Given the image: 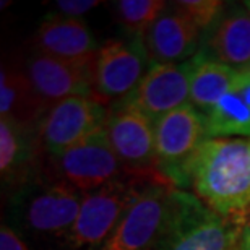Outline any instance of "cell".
I'll use <instances>...</instances> for the list:
<instances>
[{
	"label": "cell",
	"instance_id": "cb8c5ba5",
	"mask_svg": "<svg viewBox=\"0 0 250 250\" xmlns=\"http://www.w3.org/2000/svg\"><path fill=\"white\" fill-rule=\"evenodd\" d=\"M239 250H250V213L242 223V239H241V249Z\"/></svg>",
	"mask_w": 250,
	"mask_h": 250
},
{
	"label": "cell",
	"instance_id": "ac0fdd59",
	"mask_svg": "<svg viewBox=\"0 0 250 250\" xmlns=\"http://www.w3.org/2000/svg\"><path fill=\"white\" fill-rule=\"evenodd\" d=\"M46 101L39 96L26 72L12 67H2L0 73V114L15 122L36 124L49 111Z\"/></svg>",
	"mask_w": 250,
	"mask_h": 250
},
{
	"label": "cell",
	"instance_id": "603a6c76",
	"mask_svg": "<svg viewBox=\"0 0 250 250\" xmlns=\"http://www.w3.org/2000/svg\"><path fill=\"white\" fill-rule=\"evenodd\" d=\"M0 250H29V249L12 229L3 224L2 229H0Z\"/></svg>",
	"mask_w": 250,
	"mask_h": 250
},
{
	"label": "cell",
	"instance_id": "30bf717a",
	"mask_svg": "<svg viewBox=\"0 0 250 250\" xmlns=\"http://www.w3.org/2000/svg\"><path fill=\"white\" fill-rule=\"evenodd\" d=\"M56 163L65 182L82 193L116 182L122 172L125 174L104 128L67 149L56 158Z\"/></svg>",
	"mask_w": 250,
	"mask_h": 250
},
{
	"label": "cell",
	"instance_id": "3957f363",
	"mask_svg": "<svg viewBox=\"0 0 250 250\" xmlns=\"http://www.w3.org/2000/svg\"><path fill=\"white\" fill-rule=\"evenodd\" d=\"M176 188L166 181L145 186L98 250H158L171 219Z\"/></svg>",
	"mask_w": 250,
	"mask_h": 250
},
{
	"label": "cell",
	"instance_id": "5bb4252c",
	"mask_svg": "<svg viewBox=\"0 0 250 250\" xmlns=\"http://www.w3.org/2000/svg\"><path fill=\"white\" fill-rule=\"evenodd\" d=\"M98 49L88 24L63 15L47 17L34 36V51L38 54L72 63H91Z\"/></svg>",
	"mask_w": 250,
	"mask_h": 250
},
{
	"label": "cell",
	"instance_id": "7a4b0ae2",
	"mask_svg": "<svg viewBox=\"0 0 250 250\" xmlns=\"http://www.w3.org/2000/svg\"><path fill=\"white\" fill-rule=\"evenodd\" d=\"M242 221L214 213L195 195L176 188L171 219L158 250H239Z\"/></svg>",
	"mask_w": 250,
	"mask_h": 250
},
{
	"label": "cell",
	"instance_id": "2e32d148",
	"mask_svg": "<svg viewBox=\"0 0 250 250\" xmlns=\"http://www.w3.org/2000/svg\"><path fill=\"white\" fill-rule=\"evenodd\" d=\"M205 52L232 68L247 67L250 63V13L246 5H237L219 20Z\"/></svg>",
	"mask_w": 250,
	"mask_h": 250
},
{
	"label": "cell",
	"instance_id": "4fadbf2b",
	"mask_svg": "<svg viewBox=\"0 0 250 250\" xmlns=\"http://www.w3.org/2000/svg\"><path fill=\"white\" fill-rule=\"evenodd\" d=\"M198 41L200 28L176 7L164 10L142 38L153 63H184L193 59Z\"/></svg>",
	"mask_w": 250,
	"mask_h": 250
},
{
	"label": "cell",
	"instance_id": "d6986e66",
	"mask_svg": "<svg viewBox=\"0 0 250 250\" xmlns=\"http://www.w3.org/2000/svg\"><path fill=\"white\" fill-rule=\"evenodd\" d=\"M34 145L29 125L0 119V172L3 182H20L33 163Z\"/></svg>",
	"mask_w": 250,
	"mask_h": 250
},
{
	"label": "cell",
	"instance_id": "9c48e42d",
	"mask_svg": "<svg viewBox=\"0 0 250 250\" xmlns=\"http://www.w3.org/2000/svg\"><path fill=\"white\" fill-rule=\"evenodd\" d=\"M146 59L142 39H135L132 44L111 39L99 46L91 61L94 98L101 103L127 99L146 73Z\"/></svg>",
	"mask_w": 250,
	"mask_h": 250
},
{
	"label": "cell",
	"instance_id": "44dd1931",
	"mask_svg": "<svg viewBox=\"0 0 250 250\" xmlns=\"http://www.w3.org/2000/svg\"><path fill=\"white\" fill-rule=\"evenodd\" d=\"M224 5L226 3L221 0H179L174 7L181 10L200 29H207L223 18Z\"/></svg>",
	"mask_w": 250,
	"mask_h": 250
},
{
	"label": "cell",
	"instance_id": "5b68a950",
	"mask_svg": "<svg viewBox=\"0 0 250 250\" xmlns=\"http://www.w3.org/2000/svg\"><path fill=\"white\" fill-rule=\"evenodd\" d=\"M82 200L83 193L67 182L33 184L20 190L13 205L17 216L28 229L61 236L65 241L78 218Z\"/></svg>",
	"mask_w": 250,
	"mask_h": 250
},
{
	"label": "cell",
	"instance_id": "52a82bcc",
	"mask_svg": "<svg viewBox=\"0 0 250 250\" xmlns=\"http://www.w3.org/2000/svg\"><path fill=\"white\" fill-rule=\"evenodd\" d=\"M154 137L159 174L176 187L184 166L207 140L203 112L190 103L184 104L154 124Z\"/></svg>",
	"mask_w": 250,
	"mask_h": 250
},
{
	"label": "cell",
	"instance_id": "6da1fadb",
	"mask_svg": "<svg viewBox=\"0 0 250 250\" xmlns=\"http://www.w3.org/2000/svg\"><path fill=\"white\" fill-rule=\"evenodd\" d=\"M214 213L244 219L250 213V138H207L182 169L179 186Z\"/></svg>",
	"mask_w": 250,
	"mask_h": 250
},
{
	"label": "cell",
	"instance_id": "d4e9b609",
	"mask_svg": "<svg viewBox=\"0 0 250 250\" xmlns=\"http://www.w3.org/2000/svg\"><path fill=\"white\" fill-rule=\"evenodd\" d=\"M244 5H246V8H247V12L250 13V0H247V2H244Z\"/></svg>",
	"mask_w": 250,
	"mask_h": 250
},
{
	"label": "cell",
	"instance_id": "ffe728a7",
	"mask_svg": "<svg viewBox=\"0 0 250 250\" xmlns=\"http://www.w3.org/2000/svg\"><path fill=\"white\" fill-rule=\"evenodd\" d=\"M166 8L167 3L163 0H121L116 3V17L125 31L142 39Z\"/></svg>",
	"mask_w": 250,
	"mask_h": 250
},
{
	"label": "cell",
	"instance_id": "ba28073f",
	"mask_svg": "<svg viewBox=\"0 0 250 250\" xmlns=\"http://www.w3.org/2000/svg\"><path fill=\"white\" fill-rule=\"evenodd\" d=\"M109 112L104 103L94 98L63 99L54 104L42 117L38 138L42 148L56 159L91 133L104 128Z\"/></svg>",
	"mask_w": 250,
	"mask_h": 250
},
{
	"label": "cell",
	"instance_id": "9a60e30c",
	"mask_svg": "<svg viewBox=\"0 0 250 250\" xmlns=\"http://www.w3.org/2000/svg\"><path fill=\"white\" fill-rule=\"evenodd\" d=\"M203 116L207 138H250V75L239 70L232 91Z\"/></svg>",
	"mask_w": 250,
	"mask_h": 250
},
{
	"label": "cell",
	"instance_id": "e0dca14e",
	"mask_svg": "<svg viewBox=\"0 0 250 250\" xmlns=\"http://www.w3.org/2000/svg\"><path fill=\"white\" fill-rule=\"evenodd\" d=\"M190 65V104L207 112L223 96L231 93L237 83L239 70L208 57L207 52L188 61Z\"/></svg>",
	"mask_w": 250,
	"mask_h": 250
},
{
	"label": "cell",
	"instance_id": "7c38bea8",
	"mask_svg": "<svg viewBox=\"0 0 250 250\" xmlns=\"http://www.w3.org/2000/svg\"><path fill=\"white\" fill-rule=\"evenodd\" d=\"M26 73L49 107L75 96L94 98L91 63H72L34 52L28 59Z\"/></svg>",
	"mask_w": 250,
	"mask_h": 250
},
{
	"label": "cell",
	"instance_id": "484cf974",
	"mask_svg": "<svg viewBox=\"0 0 250 250\" xmlns=\"http://www.w3.org/2000/svg\"><path fill=\"white\" fill-rule=\"evenodd\" d=\"M241 70H244V72H247V73L250 75V63L247 65V67H244V68H241Z\"/></svg>",
	"mask_w": 250,
	"mask_h": 250
},
{
	"label": "cell",
	"instance_id": "7402d4cb",
	"mask_svg": "<svg viewBox=\"0 0 250 250\" xmlns=\"http://www.w3.org/2000/svg\"><path fill=\"white\" fill-rule=\"evenodd\" d=\"M98 5H101L99 0H59L56 2V7L63 17L77 18L80 15L88 13L89 10L96 8Z\"/></svg>",
	"mask_w": 250,
	"mask_h": 250
},
{
	"label": "cell",
	"instance_id": "8992f818",
	"mask_svg": "<svg viewBox=\"0 0 250 250\" xmlns=\"http://www.w3.org/2000/svg\"><path fill=\"white\" fill-rule=\"evenodd\" d=\"M104 130L125 174L137 177L156 174L154 122L146 114L122 101L109 112Z\"/></svg>",
	"mask_w": 250,
	"mask_h": 250
},
{
	"label": "cell",
	"instance_id": "277c9868",
	"mask_svg": "<svg viewBox=\"0 0 250 250\" xmlns=\"http://www.w3.org/2000/svg\"><path fill=\"white\" fill-rule=\"evenodd\" d=\"M138 184L119 179L93 192L83 193L78 218L65 244L72 250H98L116 231L124 214L140 193Z\"/></svg>",
	"mask_w": 250,
	"mask_h": 250
},
{
	"label": "cell",
	"instance_id": "8fae6325",
	"mask_svg": "<svg viewBox=\"0 0 250 250\" xmlns=\"http://www.w3.org/2000/svg\"><path fill=\"white\" fill-rule=\"evenodd\" d=\"M125 103L132 104L156 124L174 109L190 103V65L153 63Z\"/></svg>",
	"mask_w": 250,
	"mask_h": 250
}]
</instances>
